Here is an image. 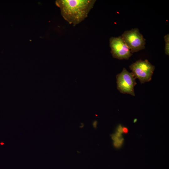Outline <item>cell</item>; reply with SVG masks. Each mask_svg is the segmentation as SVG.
<instances>
[{
	"instance_id": "cell-1",
	"label": "cell",
	"mask_w": 169,
	"mask_h": 169,
	"mask_svg": "<svg viewBox=\"0 0 169 169\" xmlns=\"http://www.w3.org/2000/svg\"><path fill=\"white\" fill-rule=\"evenodd\" d=\"M95 2V0H59L55 3L64 19L75 26L87 17Z\"/></svg>"
},
{
	"instance_id": "cell-2",
	"label": "cell",
	"mask_w": 169,
	"mask_h": 169,
	"mask_svg": "<svg viewBox=\"0 0 169 169\" xmlns=\"http://www.w3.org/2000/svg\"><path fill=\"white\" fill-rule=\"evenodd\" d=\"M129 68L135 77L141 84L151 80L155 69V66L147 59L138 60L131 65Z\"/></svg>"
},
{
	"instance_id": "cell-3",
	"label": "cell",
	"mask_w": 169,
	"mask_h": 169,
	"mask_svg": "<svg viewBox=\"0 0 169 169\" xmlns=\"http://www.w3.org/2000/svg\"><path fill=\"white\" fill-rule=\"evenodd\" d=\"M121 37L132 54L145 48L146 39L137 28L125 31Z\"/></svg>"
},
{
	"instance_id": "cell-4",
	"label": "cell",
	"mask_w": 169,
	"mask_h": 169,
	"mask_svg": "<svg viewBox=\"0 0 169 169\" xmlns=\"http://www.w3.org/2000/svg\"><path fill=\"white\" fill-rule=\"evenodd\" d=\"M117 87L120 92L134 96V87L136 84V79L132 72L124 68L122 72L116 76Z\"/></svg>"
},
{
	"instance_id": "cell-5",
	"label": "cell",
	"mask_w": 169,
	"mask_h": 169,
	"mask_svg": "<svg viewBox=\"0 0 169 169\" xmlns=\"http://www.w3.org/2000/svg\"><path fill=\"white\" fill-rule=\"evenodd\" d=\"M111 53L113 57L119 59H128L132 55L121 36L110 39Z\"/></svg>"
},
{
	"instance_id": "cell-6",
	"label": "cell",
	"mask_w": 169,
	"mask_h": 169,
	"mask_svg": "<svg viewBox=\"0 0 169 169\" xmlns=\"http://www.w3.org/2000/svg\"><path fill=\"white\" fill-rule=\"evenodd\" d=\"M165 42V53L167 55L169 54V34H167L164 36Z\"/></svg>"
},
{
	"instance_id": "cell-7",
	"label": "cell",
	"mask_w": 169,
	"mask_h": 169,
	"mask_svg": "<svg viewBox=\"0 0 169 169\" xmlns=\"http://www.w3.org/2000/svg\"><path fill=\"white\" fill-rule=\"evenodd\" d=\"M124 139L122 137L119 140L116 141H114L113 142V145L116 148H119L122 146Z\"/></svg>"
},
{
	"instance_id": "cell-8",
	"label": "cell",
	"mask_w": 169,
	"mask_h": 169,
	"mask_svg": "<svg viewBox=\"0 0 169 169\" xmlns=\"http://www.w3.org/2000/svg\"><path fill=\"white\" fill-rule=\"evenodd\" d=\"M122 133L127 134L128 132V129L125 127H122Z\"/></svg>"
},
{
	"instance_id": "cell-9",
	"label": "cell",
	"mask_w": 169,
	"mask_h": 169,
	"mask_svg": "<svg viewBox=\"0 0 169 169\" xmlns=\"http://www.w3.org/2000/svg\"><path fill=\"white\" fill-rule=\"evenodd\" d=\"M122 127L121 125H119L117 128V131L121 133H122Z\"/></svg>"
},
{
	"instance_id": "cell-10",
	"label": "cell",
	"mask_w": 169,
	"mask_h": 169,
	"mask_svg": "<svg viewBox=\"0 0 169 169\" xmlns=\"http://www.w3.org/2000/svg\"><path fill=\"white\" fill-rule=\"evenodd\" d=\"M115 134L117 137L119 138H122V135L121 134V133H120L118 131H116Z\"/></svg>"
},
{
	"instance_id": "cell-11",
	"label": "cell",
	"mask_w": 169,
	"mask_h": 169,
	"mask_svg": "<svg viewBox=\"0 0 169 169\" xmlns=\"http://www.w3.org/2000/svg\"><path fill=\"white\" fill-rule=\"evenodd\" d=\"M97 124V123L96 121H95V122H94V123H93V126L94 128H96Z\"/></svg>"
}]
</instances>
